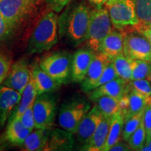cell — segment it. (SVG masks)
I'll use <instances>...</instances> for the list:
<instances>
[{
    "label": "cell",
    "mask_w": 151,
    "mask_h": 151,
    "mask_svg": "<svg viewBox=\"0 0 151 151\" xmlns=\"http://www.w3.org/2000/svg\"><path fill=\"white\" fill-rule=\"evenodd\" d=\"M92 9L87 4L80 2L69 6L58 19V32L73 46L85 42L89 27Z\"/></svg>",
    "instance_id": "6da1fadb"
},
{
    "label": "cell",
    "mask_w": 151,
    "mask_h": 151,
    "mask_svg": "<svg viewBox=\"0 0 151 151\" xmlns=\"http://www.w3.org/2000/svg\"><path fill=\"white\" fill-rule=\"evenodd\" d=\"M58 19L59 17L53 11L47 13L41 18L28 41V54L47 51L58 43Z\"/></svg>",
    "instance_id": "7a4b0ae2"
},
{
    "label": "cell",
    "mask_w": 151,
    "mask_h": 151,
    "mask_svg": "<svg viewBox=\"0 0 151 151\" xmlns=\"http://www.w3.org/2000/svg\"><path fill=\"white\" fill-rule=\"evenodd\" d=\"M104 6L109 11L114 28L124 33L137 29L139 20L136 0H108Z\"/></svg>",
    "instance_id": "3957f363"
},
{
    "label": "cell",
    "mask_w": 151,
    "mask_h": 151,
    "mask_svg": "<svg viewBox=\"0 0 151 151\" xmlns=\"http://www.w3.org/2000/svg\"><path fill=\"white\" fill-rule=\"evenodd\" d=\"M42 0H0V13L18 31L33 17Z\"/></svg>",
    "instance_id": "277c9868"
},
{
    "label": "cell",
    "mask_w": 151,
    "mask_h": 151,
    "mask_svg": "<svg viewBox=\"0 0 151 151\" xmlns=\"http://www.w3.org/2000/svg\"><path fill=\"white\" fill-rule=\"evenodd\" d=\"M112 26L109 11L105 6L92 9L88 35L85 41L87 48L95 52H99L104 38L112 31Z\"/></svg>",
    "instance_id": "5b68a950"
},
{
    "label": "cell",
    "mask_w": 151,
    "mask_h": 151,
    "mask_svg": "<svg viewBox=\"0 0 151 151\" xmlns=\"http://www.w3.org/2000/svg\"><path fill=\"white\" fill-rule=\"evenodd\" d=\"M73 55L66 51L52 52L41 57L39 65L45 72L61 83L71 81Z\"/></svg>",
    "instance_id": "8992f818"
},
{
    "label": "cell",
    "mask_w": 151,
    "mask_h": 151,
    "mask_svg": "<svg viewBox=\"0 0 151 151\" xmlns=\"http://www.w3.org/2000/svg\"><path fill=\"white\" fill-rule=\"evenodd\" d=\"M90 108L88 102L81 98H74L64 103L58 117L60 127L76 134L79 123L90 111Z\"/></svg>",
    "instance_id": "52a82bcc"
},
{
    "label": "cell",
    "mask_w": 151,
    "mask_h": 151,
    "mask_svg": "<svg viewBox=\"0 0 151 151\" xmlns=\"http://www.w3.org/2000/svg\"><path fill=\"white\" fill-rule=\"evenodd\" d=\"M35 129H49L52 125L56 113V101L50 93L38 95L33 104Z\"/></svg>",
    "instance_id": "ba28073f"
},
{
    "label": "cell",
    "mask_w": 151,
    "mask_h": 151,
    "mask_svg": "<svg viewBox=\"0 0 151 151\" xmlns=\"http://www.w3.org/2000/svg\"><path fill=\"white\" fill-rule=\"evenodd\" d=\"M123 53L131 60L151 62V44L139 32H127L124 33Z\"/></svg>",
    "instance_id": "9c48e42d"
},
{
    "label": "cell",
    "mask_w": 151,
    "mask_h": 151,
    "mask_svg": "<svg viewBox=\"0 0 151 151\" xmlns=\"http://www.w3.org/2000/svg\"><path fill=\"white\" fill-rule=\"evenodd\" d=\"M31 69L24 59L19 60L12 65L9 75L4 81L3 86L12 88L21 94L29 83Z\"/></svg>",
    "instance_id": "30bf717a"
},
{
    "label": "cell",
    "mask_w": 151,
    "mask_h": 151,
    "mask_svg": "<svg viewBox=\"0 0 151 151\" xmlns=\"http://www.w3.org/2000/svg\"><path fill=\"white\" fill-rule=\"evenodd\" d=\"M111 60V58L102 52H96L87 72L86 78L81 83V88L83 92L88 93L94 89V86Z\"/></svg>",
    "instance_id": "8fae6325"
},
{
    "label": "cell",
    "mask_w": 151,
    "mask_h": 151,
    "mask_svg": "<svg viewBox=\"0 0 151 151\" xmlns=\"http://www.w3.org/2000/svg\"><path fill=\"white\" fill-rule=\"evenodd\" d=\"M95 52L90 48L79 49L73 55L71 81L74 83H81L86 78Z\"/></svg>",
    "instance_id": "7c38bea8"
},
{
    "label": "cell",
    "mask_w": 151,
    "mask_h": 151,
    "mask_svg": "<svg viewBox=\"0 0 151 151\" xmlns=\"http://www.w3.org/2000/svg\"><path fill=\"white\" fill-rule=\"evenodd\" d=\"M102 117V113L94 104L78 124L76 134L79 142L85 145L90 140Z\"/></svg>",
    "instance_id": "4fadbf2b"
},
{
    "label": "cell",
    "mask_w": 151,
    "mask_h": 151,
    "mask_svg": "<svg viewBox=\"0 0 151 151\" xmlns=\"http://www.w3.org/2000/svg\"><path fill=\"white\" fill-rule=\"evenodd\" d=\"M129 91L127 81L120 77L88 92V97L92 101L102 96H109L120 100Z\"/></svg>",
    "instance_id": "5bb4252c"
},
{
    "label": "cell",
    "mask_w": 151,
    "mask_h": 151,
    "mask_svg": "<svg viewBox=\"0 0 151 151\" xmlns=\"http://www.w3.org/2000/svg\"><path fill=\"white\" fill-rule=\"evenodd\" d=\"M21 94L5 86L0 87V127H2L20 102Z\"/></svg>",
    "instance_id": "9a60e30c"
},
{
    "label": "cell",
    "mask_w": 151,
    "mask_h": 151,
    "mask_svg": "<svg viewBox=\"0 0 151 151\" xmlns=\"http://www.w3.org/2000/svg\"><path fill=\"white\" fill-rule=\"evenodd\" d=\"M31 75L35 81L38 95L50 93L59 89L61 83L52 78L40 67L39 64H33L31 67Z\"/></svg>",
    "instance_id": "2e32d148"
},
{
    "label": "cell",
    "mask_w": 151,
    "mask_h": 151,
    "mask_svg": "<svg viewBox=\"0 0 151 151\" xmlns=\"http://www.w3.org/2000/svg\"><path fill=\"white\" fill-rule=\"evenodd\" d=\"M113 117L103 116L90 140L86 144L83 145L82 148L83 150L103 151L108 137Z\"/></svg>",
    "instance_id": "e0dca14e"
},
{
    "label": "cell",
    "mask_w": 151,
    "mask_h": 151,
    "mask_svg": "<svg viewBox=\"0 0 151 151\" xmlns=\"http://www.w3.org/2000/svg\"><path fill=\"white\" fill-rule=\"evenodd\" d=\"M124 32L115 28L104 39L99 52L113 59L123 53Z\"/></svg>",
    "instance_id": "ac0fdd59"
},
{
    "label": "cell",
    "mask_w": 151,
    "mask_h": 151,
    "mask_svg": "<svg viewBox=\"0 0 151 151\" xmlns=\"http://www.w3.org/2000/svg\"><path fill=\"white\" fill-rule=\"evenodd\" d=\"M73 134L65 129H49L48 141L45 150H70L74 144Z\"/></svg>",
    "instance_id": "d6986e66"
},
{
    "label": "cell",
    "mask_w": 151,
    "mask_h": 151,
    "mask_svg": "<svg viewBox=\"0 0 151 151\" xmlns=\"http://www.w3.org/2000/svg\"><path fill=\"white\" fill-rule=\"evenodd\" d=\"M30 132L29 129L24 127L20 119L11 117L9 118L4 136L6 140L11 144L22 146Z\"/></svg>",
    "instance_id": "ffe728a7"
},
{
    "label": "cell",
    "mask_w": 151,
    "mask_h": 151,
    "mask_svg": "<svg viewBox=\"0 0 151 151\" xmlns=\"http://www.w3.org/2000/svg\"><path fill=\"white\" fill-rule=\"evenodd\" d=\"M49 129H36L29 133L24 141V150H45L48 141Z\"/></svg>",
    "instance_id": "44dd1931"
},
{
    "label": "cell",
    "mask_w": 151,
    "mask_h": 151,
    "mask_svg": "<svg viewBox=\"0 0 151 151\" xmlns=\"http://www.w3.org/2000/svg\"><path fill=\"white\" fill-rule=\"evenodd\" d=\"M38 96V92L37 88H36L35 81L32 77L30 78L29 83L24 88V91L21 94V99L20 102L16 108V111L13 113L11 118H16L20 119L24 111L29 108L30 106L33 105L36 98Z\"/></svg>",
    "instance_id": "7402d4cb"
},
{
    "label": "cell",
    "mask_w": 151,
    "mask_h": 151,
    "mask_svg": "<svg viewBox=\"0 0 151 151\" xmlns=\"http://www.w3.org/2000/svg\"><path fill=\"white\" fill-rule=\"evenodd\" d=\"M124 122V117L122 113H119L113 117L108 137L103 151L110 150L113 145L121 140Z\"/></svg>",
    "instance_id": "603a6c76"
},
{
    "label": "cell",
    "mask_w": 151,
    "mask_h": 151,
    "mask_svg": "<svg viewBox=\"0 0 151 151\" xmlns=\"http://www.w3.org/2000/svg\"><path fill=\"white\" fill-rule=\"evenodd\" d=\"M128 96L129 99V104L127 113L124 116V120L143 111L150 98L134 90H129Z\"/></svg>",
    "instance_id": "cb8c5ba5"
},
{
    "label": "cell",
    "mask_w": 151,
    "mask_h": 151,
    "mask_svg": "<svg viewBox=\"0 0 151 151\" xmlns=\"http://www.w3.org/2000/svg\"><path fill=\"white\" fill-rule=\"evenodd\" d=\"M100 112L104 116L113 117L119 113H122L119 100L109 96H102L94 100Z\"/></svg>",
    "instance_id": "d4e9b609"
},
{
    "label": "cell",
    "mask_w": 151,
    "mask_h": 151,
    "mask_svg": "<svg viewBox=\"0 0 151 151\" xmlns=\"http://www.w3.org/2000/svg\"><path fill=\"white\" fill-rule=\"evenodd\" d=\"M136 10L139 24L135 30L151 27V0H136Z\"/></svg>",
    "instance_id": "484cf974"
},
{
    "label": "cell",
    "mask_w": 151,
    "mask_h": 151,
    "mask_svg": "<svg viewBox=\"0 0 151 151\" xmlns=\"http://www.w3.org/2000/svg\"><path fill=\"white\" fill-rule=\"evenodd\" d=\"M112 60L118 76L127 82L131 81L132 60L127 58L124 53H122L115 57Z\"/></svg>",
    "instance_id": "4316f807"
},
{
    "label": "cell",
    "mask_w": 151,
    "mask_h": 151,
    "mask_svg": "<svg viewBox=\"0 0 151 151\" xmlns=\"http://www.w3.org/2000/svg\"><path fill=\"white\" fill-rule=\"evenodd\" d=\"M151 73V62L140 60H132V80L148 78Z\"/></svg>",
    "instance_id": "83f0119b"
},
{
    "label": "cell",
    "mask_w": 151,
    "mask_h": 151,
    "mask_svg": "<svg viewBox=\"0 0 151 151\" xmlns=\"http://www.w3.org/2000/svg\"><path fill=\"white\" fill-rule=\"evenodd\" d=\"M143 110L141 111L139 113H137V114L134 115V116L131 117L130 118L127 119V120H124L122 134V140L127 141L130 136L139 127L143 120Z\"/></svg>",
    "instance_id": "f1b7e54d"
},
{
    "label": "cell",
    "mask_w": 151,
    "mask_h": 151,
    "mask_svg": "<svg viewBox=\"0 0 151 151\" xmlns=\"http://www.w3.org/2000/svg\"><path fill=\"white\" fill-rule=\"evenodd\" d=\"M146 140V132L145 129L143 120L139 127L130 136L127 142L131 147L132 150L141 151V149L144 146Z\"/></svg>",
    "instance_id": "f546056e"
},
{
    "label": "cell",
    "mask_w": 151,
    "mask_h": 151,
    "mask_svg": "<svg viewBox=\"0 0 151 151\" xmlns=\"http://www.w3.org/2000/svg\"><path fill=\"white\" fill-rule=\"evenodd\" d=\"M16 31L0 13V44H3L11 40Z\"/></svg>",
    "instance_id": "4dcf8cb0"
},
{
    "label": "cell",
    "mask_w": 151,
    "mask_h": 151,
    "mask_svg": "<svg viewBox=\"0 0 151 151\" xmlns=\"http://www.w3.org/2000/svg\"><path fill=\"white\" fill-rule=\"evenodd\" d=\"M128 86L129 90H135L146 97H151V83L148 79L132 80L128 82Z\"/></svg>",
    "instance_id": "1f68e13d"
},
{
    "label": "cell",
    "mask_w": 151,
    "mask_h": 151,
    "mask_svg": "<svg viewBox=\"0 0 151 151\" xmlns=\"http://www.w3.org/2000/svg\"><path fill=\"white\" fill-rule=\"evenodd\" d=\"M119 76L118 73L116 72V69H115L114 65H113V60L111 59L110 61L109 62L106 67L102 75L101 76L99 81H98L97 83H96L95 86H94V89L98 88V87L102 86L104 84L106 83L109 82V81L113 80V79L117 78Z\"/></svg>",
    "instance_id": "d6a6232c"
},
{
    "label": "cell",
    "mask_w": 151,
    "mask_h": 151,
    "mask_svg": "<svg viewBox=\"0 0 151 151\" xmlns=\"http://www.w3.org/2000/svg\"><path fill=\"white\" fill-rule=\"evenodd\" d=\"M20 120L24 127L29 129L31 132L35 129V116H34L33 105L30 106L29 108L22 113L21 117L20 118Z\"/></svg>",
    "instance_id": "836d02e7"
},
{
    "label": "cell",
    "mask_w": 151,
    "mask_h": 151,
    "mask_svg": "<svg viewBox=\"0 0 151 151\" xmlns=\"http://www.w3.org/2000/svg\"><path fill=\"white\" fill-rule=\"evenodd\" d=\"M11 66V61L9 57L0 52V85L9 75Z\"/></svg>",
    "instance_id": "e575fe53"
},
{
    "label": "cell",
    "mask_w": 151,
    "mask_h": 151,
    "mask_svg": "<svg viewBox=\"0 0 151 151\" xmlns=\"http://www.w3.org/2000/svg\"><path fill=\"white\" fill-rule=\"evenodd\" d=\"M143 122L146 132V137L149 134L151 130V97L143 110Z\"/></svg>",
    "instance_id": "d590c367"
},
{
    "label": "cell",
    "mask_w": 151,
    "mask_h": 151,
    "mask_svg": "<svg viewBox=\"0 0 151 151\" xmlns=\"http://www.w3.org/2000/svg\"><path fill=\"white\" fill-rule=\"evenodd\" d=\"M71 1V0H47V4L52 11L60 13Z\"/></svg>",
    "instance_id": "8d00e7d4"
},
{
    "label": "cell",
    "mask_w": 151,
    "mask_h": 151,
    "mask_svg": "<svg viewBox=\"0 0 151 151\" xmlns=\"http://www.w3.org/2000/svg\"><path fill=\"white\" fill-rule=\"evenodd\" d=\"M132 150L131 147L128 144V143H126L125 141H118L116 144H114L111 147L110 151H130Z\"/></svg>",
    "instance_id": "74e56055"
},
{
    "label": "cell",
    "mask_w": 151,
    "mask_h": 151,
    "mask_svg": "<svg viewBox=\"0 0 151 151\" xmlns=\"http://www.w3.org/2000/svg\"><path fill=\"white\" fill-rule=\"evenodd\" d=\"M119 104H120V109H121L122 113L124 116V115L127 113L128 107H129V96H128V93L124 94L123 97L119 100Z\"/></svg>",
    "instance_id": "f35d334b"
},
{
    "label": "cell",
    "mask_w": 151,
    "mask_h": 151,
    "mask_svg": "<svg viewBox=\"0 0 151 151\" xmlns=\"http://www.w3.org/2000/svg\"><path fill=\"white\" fill-rule=\"evenodd\" d=\"M136 31L139 32L141 35L144 36L149 41V42L151 44V27H146V28H142V29L136 30Z\"/></svg>",
    "instance_id": "ab89813d"
},
{
    "label": "cell",
    "mask_w": 151,
    "mask_h": 151,
    "mask_svg": "<svg viewBox=\"0 0 151 151\" xmlns=\"http://www.w3.org/2000/svg\"><path fill=\"white\" fill-rule=\"evenodd\" d=\"M94 8H99L105 5L108 0H87Z\"/></svg>",
    "instance_id": "60d3db41"
},
{
    "label": "cell",
    "mask_w": 151,
    "mask_h": 151,
    "mask_svg": "<svg viewBox=\"0 0 151 151\" xmlns=\"http://www.w3.org/2000/svg\"><path fill=\"white\" fill-rule=\"evenodd\" d=\"M145 144L148 145L149 146L151 147V138H148V139H146V143H145Z\"/></svg>",
    "instance_id": "b9f144b4"
},
{
    "label": "cell",
    "mask_w": 151,
    "mask_h": 151,
    "mask_svg": "<svg viewBox=\"0 0 151 151\" xmlns=\"http://www.w3.org/2000/svg\"><path fill=\"white\" fill-rule=\"evenodd\" d=\"M148 138H151V130H150V133H149V134L146 137V139H148Z\"/></svg>",
    "instance_id": "7bdbcfd3"
},
{
    "label": "cell",
    "mask_w": 151,
    "mask_h": 151,
    "mask_svg": "<svg viewBox=\"0 0 151 151\" xmlns=\"http://www.w3.org/2000/svg\"><path fill=\"white\" fill-rule=\"evenodd\" d=\"M147 79H148V81H150V82L151 83V73H150V74L149 75V76H148V78H147Z\"/></svg>",
    "instance_id": "ee69618b"
}]
</instances>
